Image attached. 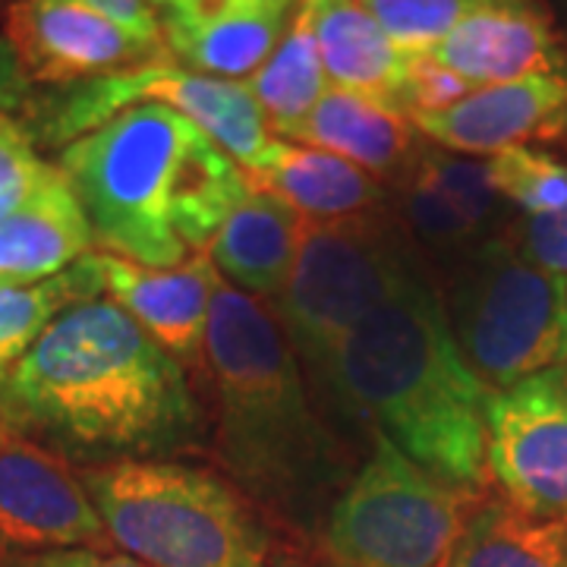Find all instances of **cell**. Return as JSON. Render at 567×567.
<instances>
[{"instance_id": "cell-1", "label": "cell", "mask_w": 567, "mask_h": 567, "mask_svg": "<svg viewBox=\"0 0 567 567\" xmlns=\"http://www.w3.org/2000/svg\"><path fill=\"white\" fill-rule=\"evenodd\" d=\"M0 416L89 466L196 451L205 416L183 363L111 300L63 309L0 382Z\"/></svg>"}, {"instance_id": "cell-2", "label": "cell", "mask_w": 567, "mask_h": 567, "mask_svg": "<svg viewBox=\"0 0 567 567\" xmlns=\"http://www.w3.org/2000/svg\"><path fill=\"white\" fill-rule=\"evenodd\" d=\"M488 398L416 265L344 341L324 410L341 435L388 439L425 473L483 492Z\"/></svg>"}, {"instance_id": "cell-3", "label": "cell", "mask_w": 567, "mask_h": 567, "mask_svg": "<svg viewBox=\"0 0 567 567\" xmlns=\"http://www.w3.org/2000/svg\"><path fill=\"white\" fill-rule=\"evenodd\" d=\"M203 365L218 454L237 488L297 524L328 517L357 461L316 404L281 324L227 281L212 297Z\"/></svg>"}, {"instance_id": "cell-4", "label": "cell", "mask_w": 567, "mask_h": 567, "mask_svg": "<svg viewBox=\"0 0 567 567\" xmlns=\"http://www.w3.org/2000/svg\"><path fill=\"white\" fill-rule=\"evenodd\" d=\"M95 244L148 268H177L208 252L246 171L199 123L167 104H133L58 158Z\"/></svg>"}, {"instance_id": "cell-5", "label": "cell", "mask_w": 567, "mask_h": 567, "mask_svg": "<svg viewBox=\"0 0 567 567\" xmlns=\"http://www.w3.org/2000/svg\"><path fill=\"white\" fill-rule=\"evenodd\" d=\"M111 543L148 567H268L271 539L244 495L181 461L82 466Z\"/></svg>"}, {"instance_id": "cell-6", "label": "cell", "mask_w": 567, "mask_h": 567, "mask_svg": "<svg viewBox=\"0 0 567 567\" xmlns=\"http://www.w3.org/2000/svg\"><path fill=\"white\" fill-rule=\"evenodd\" d=\"M416 265L423 262L404 227L382 212L303 224L297 262L278 297V324L322 413L344 341Z\"/></svg>"}, {"instance_id": "cell-7", "label": "cell", "mask_w": 567, "mask_h": 567, "mask_svg": "<svg viewBox=\"0 0 567 567\" xmlns=\"http://www.w3.org/2000/svg\"><path fill=\"white\" fill-rule=\"evenodd\" d=\"M447 309L454 341L488 391L567 365V278L520 259L505 240L466 252Z\"/></svg>"}, {"instance_id": "cell-8", "label": "cell", "mask_w": 567, "mask_h": 567, "mask_svg": "<svg viewBox=\"0 0 567 567\" xmlns=\"http://www.w3.org/2000/svg\"><path fill=\"white\" fill-rule=\"evenodd\" d=\"M483 492L451 486L404 457L388 439L324 517V558L350 567H451Z\"/></svg>"}, {"instance_id": "cell-9", "label": "cell", "mask_w": 567, "mask_h": 567, "mask_svg": "<svg viewBox=\"0 0 567 567\" xmlns=\"http://www.w3.org/2000/svg\"><path fill=\"white\" fill-rule=\"evenodd\" d=\"M167 104L199 123L224 152L249 171L268 148V123L249 85L186 70L171 58L130 66L102 80L70 85L39 111V136L51 145L99 130L133 104Z\"/></svg>"}, {"instance_id": "cell-10", "label": "cell", "mask_w": 567, "mask_h": 567, "mask_svg": "<svg viewBox=\"0 0 567 567\" xmlns=\"http://www.w3.org/2000/svg\"><path fill=\"white\" fill-rule=\"evenodd\" d=\"M486 466L505 502L536 520L567 524V369L492 391Z\"/></svg>"}, {"instance_id": "cell-11", "label": "cell", "mask_w": 567, "mask_h": 567, "mask_svg": "<svg viewBox=\"0 0 567 567\" xmlns=\"http://www.w3.org/2000/svg\"><path fill=\"white\" fill-rule=\"evenodd\" d=\"M54 548H114L66 457L0 416V558Z\"/></svg>"}, {"instance_id": "cell-12", "label": "cell", "mask_w": 567, "mask_h": 567, "mask_svg": "<svg viewBox=\"0 0 567 567\" xmlns=\"http://www.w3.org/2000/svg\"><path fill=\"white\" fill-rule=\"evenodd\" d=\"M7 44L25 80L66 89L171 58L167 48L136 39L82 0H13Z\"/></svg>"}, {"instance_id": "cell-13", "label": "cell", "mask_w": 567, "mask_h": 567, "mask_svg": "<svg viewBox=\"0 0 567 567\" xmlns=\"http://www.w3.org/2000/svg\"><path fill=\"white\" fill-rule=\"evenodd\" d=\"M416 133L457 155H498L533 140H567V76L483 85L451 107L410 114Z\"/></svg>"}, {"instance_id": "cell-14", "label": "cell", "mask_w": 567, "mask_h": 567, "mask_svg": "<svg viewBox=\"0 0 567 567\" xmlns=\"http://www.w3.org/2000/svg\"><path fill=\"white\" fill-rule=\"evenodd\" d=\"M92 265L111 303L133 316L183 365L203 363L212 297L221 281L208 252L177 268H148L111 252H92Z\"/></svg>"}, {"instance_id": "cell-15", "label": "cell", "mask_w": 567, "mask_h": 567, "mask_svg": "<svg viewBox=\"0 0 567 567\" xmlns=\"http://www.w3.org/2000/svg\"><path fill=\"white\" fill-rule=\"evenodd\" d=\"M425 58L476 89L527 76H567V48L539 0L488 7L461 22Z\"/></svg>"}, {"instance_id": "cell-16", "label": "cell", "mask_w": 567, "mask_h": 567, "mask_svg": "<svg viewBox=\"0 0 567 567\" xmlns=\"http://www.w3.org/2000/svg\"><path fill=\"white\" fill-rule=\"evenodd\" d=\"M303 0H203L171 10L162 39L181 66L218 80L252 76L284 39Z\"/></svg>"}, {"instance_id": "cell-17", "label": "cell", "mask_w": 567, "mask_h": 567, "mask_svg": "<svg viewBox=\"0 0 567 567\" xmlns=\"http://www.w3.org/2000/svg\"><path fill=\"white\" fill-rule=\"evenodd\" d=\"M246 181L275 193L306 221H350L379 215L388 203V189L375 174L331 152L287 140L268 142L262 158L246 171Z\"/></svg>"}, {"instance_id": "cell-18", "label": "cell", "mask_w": 567, "mask_h": 567, "mask_svg": "<svg viewBox=\"0 0 567 567\" xmlns=\"http://www.w3.org/2000/svg\"><path fill=\"white\" fill-rule=\"evenodd\" d=\"M303 224V215L275 193L249 186L208 244V259L246 297L278 300L297 262Z\"/></svg>"}, {"instance_id": "cell-19", "label": "cell", "mask_w": 567, "mask_h": 567, "mask_svg": "<svg viewBox=\"0 0 567 567\" xmlns=\"http://www.w3.org/2000/svg\"><path fill=\"white\" fill-rule=\"evenodd\" d=\"M287 140L331 152L369 174L394 177L416 162V126L404 111L331 85Z\"/></svg>"}, {"instance_id": "cell-20", "label": "cell", "mask_w": 567, "mask_h": 567, "mask_svg": "<svg viewBox=\"0 0 567 567\" xmlns=\"http://www.w3.org/2000/svg\"><path fill=\"white\" fill-rule=\"evenodd\" d=\"M95 244L70 183L54 164L41 186L0 218V281L32 284L66 271Z\"/></svg>"}, {"instance_id": "cell-21", "label": "cell", "mask_w": 567, "mask_h": 567, "mask_svg": "<svg viewBox=\"0 0 567 567\" xmlns=\"http://www.w3.org/2000/svg\"><path fill=\"white\" fill-rule=\"evenodd\" d=\"M300 7L312 22L328 82L401 111L410 54L388 39L363 0H303Z\"/></svg>"}, {"instance_id": "cell-22", "label": "cell", "mask_w": 567, "mask_h": 567, "mask_svg": "<svg viewBox=\"0 0 567 567\" xmlns=\"http://www.w3.org/2000/svg\"><path fill=\"white\" fill-rule=\"evenodd\" d=\"M451 567H567V524L536 520L505 498H483Z\"/></svg>"}, {"instance_id": "cell-23", "label": "cell", "mask_w": 567, "mask_h": 567, "mask_svg": "<svg viewBox=\"0 0 567 567\" xmlns=\"http://www.w3.org/2000/svg\"><path fill=\"white\" fill-rule=\"evenodd\" d=\"M246 85L262 107L265 123L281 136H287L297 123L303 121L331 89L312 22L306 17L303 7L290 20L284 39L271 51V58L249 76Z\"/></svg>"}, {"instance_id": "cell-24", "label": "cell", "mask_w": 567, "mask_h": 567, "mask_svg": "<svg viewBox=\"0 0 567 567\" xmlns=\"http://www.w3.org/2000/svg\"><path fill=\"white\" fill-rule=\"evenodd\" d=\"M102 284L92 265V252L66 271L32 284L0 281V382L20 363L22 353L39 341V334L76 303L99 300Z\"/></svg>"}, {"instance_id": "cell-25", "label": "cell", "mask_w": 567, "mask_h": 567, "mask_svg": "<svg viewBox=\"0 0 567 567\" xmlns=\"http://www.w3.org/2000/svg\"><path fill=\"white\" fill-rule=\"evenodd\" d=\"M406 181H416L439 193L473 234L480 237L488 224L498 218V205L505 203L492 183H488L486 158H461L447 152H420L416 162L410 164Z\"/></svg>"}, {"instance_id": "cell-26", "label": "cell", "mask_w": 567, "mask_h": 567, "mask_svg": "<svg viewBox=\"0 0 567 567\" xmlns=\"http://www.w3.org/2000/svg\"><path fill=\"white\" fill-rule=\"evenodd\" d=\"M492 189L524 215H548L567 205V164L543 148L514 145L486 158Z\"/></svg>"}, {"instance_id": "cell-27", "label": "cell", "mask_w": 567, "mask_h": 567, "mask_svg": "<svg viewBox=\"0 0 567 567\" xmlns=\"http://www.w3.org/2000/svg\"><path fill=\"white\" fill-rule=\"evenodd\" d=\"M502 0H363V7L379 20L406 54H425L457 25Z\"/></svg>"}, {"instance_id": "cell-28", "label": "cell", "mask_w": 567, "mask_h": 567, "mask_svg": "<svg viewBox=\"0 0 567 567\" xmlns=\"http://www.w3.org/2000/svg\"><path fill=\"white\" fill-rule=\"evenodd\" d=\"M51 171L54 164L41 162L29 126L0 114V218L25 203Z\"/></svg>"}, {"instance_id": "cell-29", "label": "cell", "mask_w": 567, "mask_h": 567, "mask_svg": "<svg viewBox=\"0 0 567 567\" xmlns=\"http://www.w3.org/2000/svg\"><path fill=\"white\" fill-rule=\"evenodd\" d=\"M502 240L520 259L567 278V205L548 215H524Z\"/></svg>"}, {"instance_id": "cell-30", "label": "cell", "mask_w": 567, "mask_h": 567, "mask_svg": "<svg viewBox=\"0 0 567 567\" xmlns=\"http://www.w3.org/2000/svg\"><path fill=\"white\" fill-rule=\"evenodd\" d=\"M470 92H476V85H470L457 73L445 70L442 63H435L425 54H410L404 92H401V111L406 117L420 114V111H442V107H451L466 99Z\"/></svg>"}, {"instance_id": "cell-31", "label": "cell", "mask_w": 567, "mask_h": 567, "mask_svg": "<svg viewBox=\"0 0 567 567\" xmlns=\"http://www.w3.org/2000/svg\"><path fill=\"white\" fill-rule=\"evenodd\" d=\"M0 567H148L126 551L107 548H54V551H29L7 555Z\"/></svg>"}, {"instance_id": "cell-32", "label": "cell", "mask_w": 567, "mask_h": 567, "mask_svg": "<svg viewBox=\"0 0 567 567\" xmlns=\"http://www.w3.org/2000/svg\"><path fill=\"white\" fill-rule=\"evenodd\" d=\"M89 7H95L99 13L111 17V20L123 25L126 32H133L136 39L152 41V44H162V20L158 13L148 7V0H82Z\"/></svg>"}, {"instance_id": "cell-33", "label": "cell", "mask_w": 567, "mask_h": 567, "mask_svg": "<svg viewBox=\"0 0 567 567\" xmlns=\"http://www.w3.org/2000/svg\"><path fill=\"white\" fill-rule=\"evenodd\" d=\"M25 95H29V80L22 76L13 48L0 39V114L20 107L25 102Z\"/></svg>"}, {"instance_id": "cell-34", "label": "cell", "mask_w": 567, "mask_h": 567, "mask_svg": "<svg viewBox=\"0 0 567 567\" xmlns=\"http://www.w3.org/2000/svg\"><path fill=\"white\" fill-rule=\"evenodd\" d=\"M193 3H203V0H148V7L164 17V13H171V10H183V7H193Z\"/></svg>"}, {"instance_id": "cell-35", "label": "cell", "mask_w": 567, "mask_h": 567, "mask_svg": "<svg viewBox=\"0 0 567 567\" xmlns=\"http://www.w3.org/2000/svg\"><path fill=\"white\" fill-rule=\"evenodd\" d=\"M268 567H303V565H293V561H284V558H278V561H275V555H271Z\"/></svg>"}, {"instance_id": "cell-36", "label": "cell", "mask_w": 567, "mask_h": 567, "mask_svg": "<svg viewBox=\"0 0 567 567\" xmlns=\"http://www.w3.org/2000/svg\"><path fill=\"white\" fill-rule=\"evenodd\" d=\"M319 567H350V565H341V561H334V558H322Z\"/></svg>"}]
</instances>
